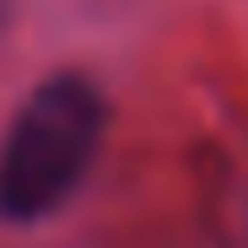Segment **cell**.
Masks as SVG:
<instances>
[{
	"label": "cell",
	"mask_w": 248,
	"mask_h": 248,
	"mask_svg": "<svg viewBox=\"0 0 248 248\" xmlns=\"http://www.w3.org/2000/svg\"><path fill=\"white\" fill-rule=\"evenodd\" d=\"M108 130V103L87 76H49L0 140V216L38 221L54 216L92 173Z\"/></svg>",
	"instance_id": "obj_1"
},
{
	"label": "cell",
	"mask_w": 248,
	"mask_h": 248,
	"mask_svg": "<svg viewBox=\"0 0 248 248\" xmlns=\"http://www.w3.org/2000/svg\"><path fill=\"white\" fill-rule=\"evenodd\" d=\"M11 11H16V0H0V32H6V22H11Z\"/></svg>",
	"instance_id": "obj_2"
}]
</instances>
